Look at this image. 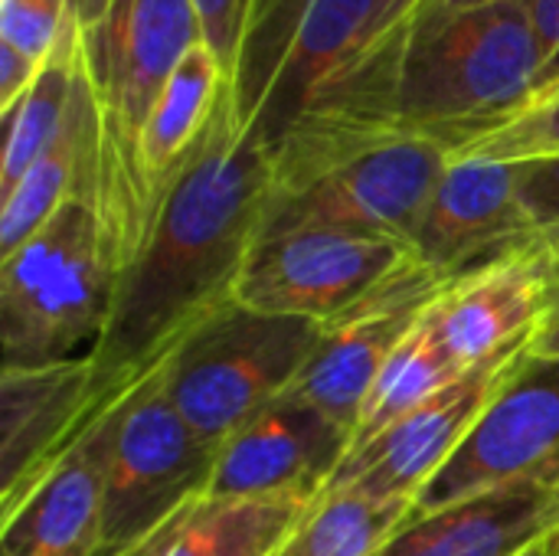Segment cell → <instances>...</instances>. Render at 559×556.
I'll use <instances>...</instances> for the list:
<instances>
[{
	"label": "cell",
	"instance_id": "obj_1",
	"mask_svg": "<svg viewBox=\"0 0 559 556\" xmlns=\"http://www.w3.org/2000/svg\"><path fill=\"white\" fill-rule=\"evenodd\" d=\"M540 72L527 0L465 13L419 0L305 108L272 144V157L298 161L390 141H429L455 157L527 111Z\"/></svg>",
	"mask_w": 559,
	"mask_h": 556
},
{
	"label": "cell",
	"instance_id": "obj_2",
	"mask_svg": "<svg viewBox=\"0 0 559 556\" xmlns=\"http://www.w3.org/2000/svg\"><path fill=\"white\" fill-rule=\"evenodd\" d=\"M272 184V147L236 118L226 88L200 151L164 190L151 233L118 282L92 357L98 413H108L200 324L236 301L246 262L265 233Z\"/></svg>",
	"mask_w": 559,
	"mask_h": 556
},
{
	"label": "cell",
	"instance_id": "obj_3",
	"mask_svg": "<svg viewBox=\"0 0 559 556\" xmlns=\"http://www.w3.org/2000/svg\"><path fill=\"white\" fill-rule=\"evenodd\" d=\"M197 43H203V26L193 0H111L95 23L79 26V62L98 111L92 210L118 275L134 262L154 223L141 167L144 125Z\"/></svg>",
	"mask_w": 559,
	"mask_h": 556
},
{
	"label": "cell",
	"instance_id": "obj_4",
	"mask_svg": "<svg viewBox=\"0 0 559 556\" xmlns=\"http://www.w3.org/2000/svg\"><path fill=\"white\" fill-rule=\"evenodd\" d=\"M118 265L95 210L72 197L0 259V370L92 360L118 295Z\"/></svg>",
	"mask_w": 559,
	"mask_h": 556
},
{
	"label": "cell",
	"instance_id": "obj_5",
	"mask_svg": "<svg viewBox=\"0 0 559 556\" xmlns=\"http://www.w3.org/2000/svg\"><path fill=\"white\" fill-rule=\"evenodd\" d=\"M419 0H259L229 92L236 118L272 147L305 108Z\"/></svg>",
	"mask_w": 559,
	"mask_h": 556
},
{
	"label": "cell",
	"instance_id": "obj_6",
	"mask_svg": "<svg viewBox=\"0 0 559 556\" xmlns=\"http://www.w3.org/2000/svg\"><path fill=\"white\" fill-rule=\"evenodd\" d=\"M324 324L239 301L200 324L164 367V390L190 429L219 446L301 377Z\"/></svg>",
	"mask_w": 559,
	"mask_h": 556
},
{
	"label": "cell",
	"instance_id": "obj_7",
	"mask_svg": "<svg viewBox=\"0 0 559 556\" xmlns=\"http://www.w3.org/2000/svg\"><path fill=\"white\" fill-rule=\"evenodd\" d=\"M265 233L350 229L413 246L423 210L449 167L429 141H390L321 157L275 161Z\"/></svg>",
	"mask_w": 559,
	"mask_h": 556
},
{
	"label": "cell",
	"instance_id": "obj_8",
	"mask_svg": "<svg viewBox=\"0 0 559 556\" xmlns=\"http://www.w3.org/2000/svg\"><path fill=\"white\" fill-rule=\"evenodd\" d=\"M164 367L167 364L118 403L108 446L98 556H118L147 541L210 488L216 449L203 442L170 403Z\"/></svg>",
	"mask_w": 559,
	"mask_h": 556
},
{
	"label": "cell",
	"instance_id": "obj_9",
	"mask_svg": "<svg viewBox=\"0 0 559 556\" xmlns=\"http://www.w3.org/2000/svg\"><path fill=\"white\" fill-rule=\"evenodd\" d=\"M419 265L413 246L350 229L269 233L252 249L236 301L314 324H334L383 298Z\"/></svg>",
	"mask_w": 559,
	"mask_h": 556
},
{
	"label": "cell",
	"instance_id": "obj_10",
	"mask_svg": "<svg viewBox=\"0 0 559 556\" xmlns=\"http://www.w3.org/2000/svg\"><path fill=\"white\" fill-rule=\"evenodd\" d=\"M559 488V357L524 351L449 465L416 498L413 514L504 492Z\"/></svg>",
	"mask_w": 559,
	"mask_h": 556
},
{
	"label": "cell",
	"instance_id": "obj_11",
	"mask_svg": "<svg viewBox=\"0 0 559 556\" xmlns=\"http://www.w3.org/2000/svg\"><path fill=\"white\" fill-rule=\"evenodd\" d=\"M557 298V275L537 236L465 275L442 282L426 318L462 370L527 351Z\"/></svg>",
	"mask_w": 559,
	"mask_h": 556
},
{
	"label": "cell",
	"instance_id": "obj_12",
	"mask_svg": "<svg viewBox=\"0 0 559 556\" xmlns=\"http://www.w3.org/2000/svg\"><path fill=\"white\" fill-rule=\"evenodd\" d=\"M521 354L524 351L462 374L455 383L439 390L432 400H426L373 439L350 446L324 492H360L380 501L416 505L429 482L459 452L491 393L498 390L501 377Z\"/></svg>",
	"mask_w": 559,
	"mask_h": 556
},
{
	"label": "cell",
	"instance_id": "obj_13",
	"mask_svg": "<svg viewBox=\"0 0 559 556\" xmlns=\"http://www.w3.org/2000/svg\"><path fill=\"white\" fill-rule=\"evenodd\" d=\"M537 236L518 197V164L449 157L413 236L416 259L449 282Z\"/></svg>",
	"mask_w": 559,
	"mask_h": 556
},
{
	"label": "cell",
	"instance_id": "obj_14",
	"mask_svg": "<svg viewBox=\"0 0 559 556\" xmlns=\"http://www.w3.org/2000/svg\"><path fill=\"white\" fill-rule=\"evenodd\" d=\"M439 288L442 282L419 262L383 298L321 328V338L288 393L311 403L354 439L380 370L423 318Z\"/></svg>",
	"mask_w": 559,
	"mask_h": 556
},
{
	"label": "cell",
	"instance_id": "obj_15",
	"mask_svg": "<svg viewBox=\"0 0 559 556\" xmlns=\"http://www.w3.org/2000/svg\"><path fill=\"white\" fill-rule=\"evenodd\" d=\"M347 449L350 436L344 429L301 397L285 393L219 446L206 498L321 495Z\"/></svg>",
	"mask_w": 559,
	"mask_h": 556
},
{
	"label": "cell",
	"instance_id": "obj_16",
	"mask_svg": "<svg viewBox=\"0 0 559 556\" xmlns=\"http://www.w3.org/2000/svg\"><path fill=\"white\" fill-rule=\"evenodd\" d=\"M105 413L92 360L0 370V514H7Z\"/></svg>",
	"mask_w": 559,
	"mask_h": 556
},
{
	"label": "cell",
	"instance_id": "obj_17",
	"mask_svg": "<svg viewBox=\"0 0 559 556\" xmlns=\"http://www.w3.org/2000/svg\"><path fill=\"white\" fill-rule=\"evenodd\" d=\"M118 403H111L108 413L98 416L7 514H0V556H98Z\"/></svg>",
	"mask_w": 559,
	"mask_h": 556
},
{
	"label": "cell",
	"instance_id": "obj_18",
	"mask_svg": "<svg viewBox=\"0 0 559 556\" xmlns=\"http://www.w3.org/2000/svg\"><path fill=\"white\" fill-rule=\"evenodd\" d=\"M557 528L559 488L524 485L413 514L377 556H527Z\"/></svg>",
	"mask_w": 559,
	"mask_h": 556
},
{
	"label": "cell",
	"instance_id": "obj_19",
	"mask_svg": "<svg viewBox=\"0 0 559 556\" xmlns=\"http://www.w3.org/2000/svg\"><path fill=\"white\" fill-rule=\"evenodd\" d=\"M95 167H98V111L79 62L69 115L59 138L26 170V177L0 200V259L26 246L66 200L79 197L92 206Z\"/></svg>",
	"mask_w": 559,
	"mask_h": 556
},
{
	"label": "cell",
	"instance_id": "obj_20",
	"mask_svg": "<svg viewBox=\"0 0 559 556\" xmlns=\"http://www.w3.org/2000/svg\"><path fill=\"white\" fill-rule=\"evenodd\" d=\"M226 88L229 75L206 43H197L164 85L141 134V167L154 197V213L164 190L200 151Z\"/></svg>",
	"mask_w": 559,
	"mask_h": 556
},
{
	"label": "cell",
	"instance_id": "obj_21",
	"mask_svg": "<svg viewBox=\"0 0 559 556\" xmlns=\"http://www.w3.org/2000/svg\"><path fill=\"white\" fill-rule=\"evenodd\" d=\"M321 495L282 492L252 498H200L164 556H275Z\"/></svg>",
	"mask_w": 559,
	"mask_h": 556
},
{
	"label": "cell",
	"instance_id": "obj_22",
	"mask_svg": "<svg viewBox=\"0 0 559 556\" xmlns=\"http://www.w3.org/2000/svg\"><path fill=\"white\" fill-rule=\"evenodd\" d=\"M79 75V23L66 29L56 52L46 59L26 95L3 111V154H0V200L26 177V170L59 138L72 88Z\"/></svg>",
	"mask_w": 559,
	"mask_h": 556
},
{
	"label": "cell",
	"instance_id": "obj_23",
	"mask_svg": "<svg viewBox=\"0 0 559 556\" xmlns=\"http://www.w3.org/2000/svg\"><path fill=\"white\" fill-rule=\"evenodd\" d=\"M462 374H468V370H462L449 357V351L439 344V338L423 311V318L413 324V331L403 338V344L393 351V357L380 370V377L364 403V413H360L350 446L373 439L377 433H383L386 426H393L396 419H403L406 413H413L416 406L432 400L439 390L455 383Z\"/></svg>",
	"mask_w": 559,
	"mask_h": 556
},
{
	"label": "cell",
	"instance_id": "obj_24",
	"mask_svg": "<svg viewBox=\"0 0 559 556\" xmlns=\"http://www.w3.org/2000/svg\"><path fill=\"white\" fill-rule=\"evenodd\" d=\"M416 505L360 492H321L311 514L275 556H377L413 518Z\"/></svg>",
	"mask_w": 559,
	"mask_h": 556
},
{
	"label": "cell",
	"instance_id": "obj_25",
	"mask_svg": "<svg viewBox=\"0 0 559 556\" xmlns=\"http://www.w3.org/2000/svg\"><path fill=\"white\" fill-rule=\"evenodd\" d=\"M559 154V95L531 105L518 118H511L504 128L485 134L472 147H465L455 157H488L504 164H524L540 157Z\"/></svg>",
	"mask_w": 559,
	"mask_h": 556
},
{
	"label": "cell",
	"instance_id": "obj_26",
	"mask_svg": "<svg viewBox=\"0 0 559 556\" xmlns=\"http://www.w3.org/2000/svg\"><path fill=\"white\" fill-rule=\"evenodd\" d=\"M72 26L69 0H0V43L46 62Z\"/></svg>",
	"mask_w": 559,
	"mask_h": 556
},
{
	"label": "cell",
	"instance_id": "obj_27",
	"mask_svg": "<svg viewBox=\"0 0 559 556\" xmlns=\"http://www.w3.org/2000/svg\"><path fill=\"white\" fill-rule=\"evenodd\" d=\"M200 26H203V43L216 52L223 62L226 75L233 79L246 29L252 23V13L259 0H193Z\"/></svg>",
	"mask_w": 559,
	"mask_h": 556
},
{
	"label": "cell",
	"instance_id": "obj_28",
	"mask_svg": "<svg viewBox=\"0 0 559 556\" xmlns=\"http://www.w3.org/2000/svg\"><path fill=\"white\" fill-rule=\"evenodd\" d=\"M518 197L537 233L559 226V154L518 164Z\"/></svg>",
	"mask_w": 559,
	"mask_h": 556
},
{
	"label": "cell",
	"instance_id": "obj_29",
	"mask_svg": "<svg viewBox=\"0 0 559 556\" xmlns=\"http://www.w3.org/2000/svg\"><path fill=\"white\" fill-rule=\"evenodd\" d=\"M527 10H531V26L537 33L540 52H544L537 102H547L559 95V0H527Z\"/></svg>",
	"mask_w": 559,
	"mask_h": 556
},
{
	"label": "cell",
	"instance_id": "obj_30",
	"mask_svg": "<svg viewBox=\"0 0 559 556\" xmlns=\"http://www.w3.org/2000/svg\"><path fill=\"white\" fill-rule=\"evenodd\" d=\"M46 62H36L23 52H16L13 46L0 43V111H10L23 95L26 88L33 85V79L39 75Z\"/></svg>",
	"mask_w": 559,
	"mask_h": 556
},
{
	"label": "cell",
	"instance_id": "obj_31",
	"mask_svg": "<svg viewBox=\"0 0 559 556\" xmlns=\"http://www.w3.org/2000/svg\"><path fill=\"white\" fill-rule=\"evenodd\" d=\"M197 505V501H193ZM193 505L190 508H183L180 514H174L167 524H160L147 541H141V544H134L131 551H124V554L118 556H164L170 551V544H174V537L180 534V528H183V521L190 518V511H193Z\"/></svg>",
	"mask_w": 559,
	"mask_h": 556
},
{
	"label": "cell",
	"instance_id": "obj_32",
	"mask_svg": "<svg viewBox=\"0 0 559 556\" xmlns=\"http://www.w3.org/2000/svg\"><path fill=\"white\" fill-rule=\"evenodd\" d=\"M534 354H544V357H559V279H557V298H554V308L550 315L544 318L534 344H531Z\"/></svg>",
	"mask_w": 559,
	"mask_h": 556
},
{
	"label": "cell",
	"instance_id": "obj_33",
	"mask_svg": "<svg viewBox=\"0 0 559 556\" xmlns=\"http://www.w3.org/2000/svg\"><path fill=\"white\" fill-rule=\"evenodd\" d=\"M111 7V0H69V10H72V20L79 26H88L95 23L105 10Z\"/></svg>",
	"mask_w": 559,
	"mask_h": 556
},
{
	"label": "cell",
	"instance_id": "obj_34",
	"mask_svg": "<svg viewBox=\"0 0 559 556\" xmlns=\"http://www.w3.org/2000/svg\"><path fill=\"white\" fill-rule=\"evenodd\" d=\"M537 246L544 249L547 262L554 265V275L559 279V226L557 229H544V233H537Z\"/></svg>",
	"mask_w": 559,
	"mask_h": 556
},
{
	"label": "cell",
	"instance_id": "obj_35",
	"mask_svg": "<svg viewBox=\"0 0 559 556\" xmlns=\"http://www.w3.org/2000/svg\"><path fill=\"white\" fill-rule=\"evenodd\" d=\"M436 10L442 13H465V10H478V7H491V3H501V0H429Z\"/></svg>",
	"mask_w": 559,
	"mask_h": 556
},
{
	"label": "cell",
	"instance_id": "obj_36",
	"mask_svg": "<svg viewBox=\"0 0 559 556\" xmlns=\"http://www.w3.org/2000/svg\"><path fill=\"white\" fill-rule=\"evenodd\" d=\"M544 554L547 556H559V528H557V534L544 544Z\"/></svg>",
	"mask_w": 559,
	"mask_h": 556
},
{
	"label": "cell",
	"instance_id": "obj_37",
	"mask_svg": "<svg viewBox=\"0 0 559 556\" xmlns=\"http://www.w3.org/2000/svg\"><path fill=\"white\" fill-rule=\"evenodd\" d=\"M527 556H544V547H540V551H534V554H527Z\"/></svg>",
	"mask_w": 559,
	"mask_h": 556
},
{
	"label": "cell",
	"instance_id": "obj_38",
	"mask_svg": "<svg viewBox=\"0 0 559 556\" xmlns=\"http://www.w3.org/2000/svg\"><path fill=\"white\" fill-rule=\"evenodd\" d=\"M544 556H547V554H544Z\"/></svg>",
	"mask_w": 559,
	"mask_h": 556
}]
</instances>
